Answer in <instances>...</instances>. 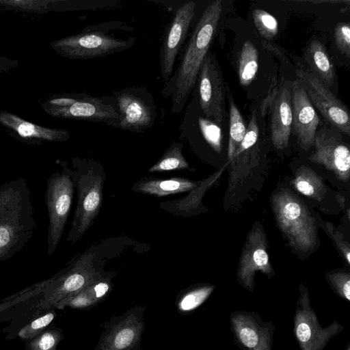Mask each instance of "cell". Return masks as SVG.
Instances as JSON below:
<instances>
[{
    "label": "cell",
    "instance_id": "cell-1",
    "mask_svg": "<svg viewBox=\"0 0 350 350\" xmlns=\"http://www.w3.org/2000/svg\"><path fill=\"white\" fill-rule=\"evenodd\" d=\"M222 1L215 0L204 10L188 40L177 68L161 92L171 98V113L184 109L194 90L202 64L213 42L222 12Z\"/></svg>",
    "mask_w": 350,
    "mask_h": 350
},
{
    "label": "cell",
    "instance_id": "cell-2",
    "mask_svg": "<svg viewBox=\"0 0 350 350\" xmlns=\"http://www.w3.org/2000/svg\"><path fill=\"white\" fill-rule=\"evenodd\" d=\"M36 227L27 180L18 178L0 185V262L21 252Z\"/></svg>",
    "mask_w": 350,
    "mask_h": 350
},
{
    "label": "cell",
    "instance_id": "cell-3",
    "mask_svg": "<svg viewBox=\"0 0 350 350\" xmlns=\"http://www.w3.org/2000/svg\"><path fill=\"white\" fill-rule=\"evenodd\" d=\"M70 174L77 189V201L66 241L71 245L80 240L96 219L102 205L105 172L98 163L72 159Z\"/></svg>",
    "mask_w": 350,
    "mask_h": 350
},
{
    "label": "cell",
    "instance_id": "cell-4",
    "mask_svg": "<svg viewBox=\"0 0 350 350\" xmlns=\"http://www.w3.org/2000/svg\"><path fill=\"white\" fill-rule=\"evenodd\" d=\"M271 204L278 226L289 245L303 252L314 249L318 237L314 219L306 204L288 189L273 194Z\"/></svg>",
    "mask_w": 350,
    "mask_h": 350
},
{
    "label": "cell",
    "instance_id": "cell-5",
    "mask_svg": "<svg viewBox=\"0 0 350 350\" xmlns=\"http://www.w3.org/2000/svg\"><path fill=\"white\" fill-rule=\"evenodd\" d=\"M93 260L94 255L90 253L77 256L68 262V266L49 278L42 291L44 297L39 302L38 308H55L62 299L111 274L96 267Z\"/></svg>",
    "mask_w": 350,
    "mask_h": 350
},
{
    "label": "cell",
    "instance_id": "cell-6",
    "mask_svg": "<svg viewBox=\"0 0 350 350\" xmlns=\"http://www.w3.org/2000/svg\"><path fill=\"white\" fill-rule=\"evenodd\" d=\"M59 163L62 170L54 172L48 178L44 195L49 217L47 252L49 255H53L62 239L75 191L70 168L67 162Z\"/></svg>",
    "mask_w": 350,
    "mask_h": 350
},
{
    "label": "cell",
    "instance_id": "cell-7",
    "mask_svg": "<svg viewBox=\"0 0 350 350\" xmlns=\"http://www.w3.org/2000/svg\"><path fill=\"white\" fill-rule=\"evenodd\" d=\"M135 38L127 40L109 36L92 26L81 33L50 43L52 49L60 56L70 59H90L105 57L131 48Z\"/></svg>",
    "mask_w": 350,
    "mask_h": 350
},
{
    "label": "cell",
    "instance_id": "cell-8",
    "mask_svg": "<svg viewBox=\"0 0 350 350\" xmlns=\"http://www.w3.org/2000/svg\"><path fill=\"white\" fill-rule=\"evenodd\" d=\"M299 292L293 317V334L299 350H324L345 327L336 320L322 326L311 306L308 288L300 284Z\"/></svg>",
    "mask_w": 350,
    "mask_h": 350
},
{
    "label": "cell",
    "instance_id": "cell-9",
    "mask_svg": "<svg viewBox=\"0 0 350 350\" xmlns=\"http://www.w3.org/2000/svg\"><path fill=\"white\" fill-rule=\"evenodd\" d=\"M145 310V306L137 305L105 322L94 350H142Z\"/></svg>",
    "mask_w": 350,
    "mask_h": 350
},
{
    "label": "cell",
    "instance_id": "cell-10",
    "mask_svg": "<svg viewBox=\"0 0 350 350\" xmlns=\"http://www.w3.org/2000/svg\"><path fill=\"white\" fill-rule=\"evenodd\" d=\"M120 120L117 128L142 133L152 127L157 116L154 97L146 87H126L113 93Z\"/></svg>",
    "mask_w": 350,
    "mask_h": 350
},
{
    "label": "cell",
    "instance_id": "cell-11",
    "mask_svg": "<svg viewBox=\"0 0 350 350\" xmlns=\"http://www.w3.org/2000/svg\"><path fill=\"white\" fill-rule=\"evenodd\" d=\"M235 346L241 350H273L275 326L255 311L236 310L229 316Z\"/></svg>",
    "mask_w": 350,
    "mask_h": 350
},
{
    "label": "cell",
    "instance_id": "cell-12",
    "mask_svg": "<svg viewBox=\"0 0 350 350\" xmlns=\"http://www.w3.org/2000/svg\"><path fill=\"white\" fill-rule=\"evenodd\" d=\"M198 103L204 116L217 124L226 116V89L215 56L208 52L198 76Z\"/></svg>",
    "mask_w": 350,
    "mask_h": 350
},
{
    "label": "cell",
    "instance_id": "cell-13",
    "mask_svg": "<svg viewBox=\"0 0 350 350\" xmlns=\"http://www.w3.org/2000/svg\"><path fill=\"white\" fill-rule=\"evenodd\" d=\"M196 3L188 1L176 11L165 29L159 51L160 71L162 80L167 83L174 72V67L187 38L195 16Z\"/></svg>",
    "mask_w": 350,
    "mask_h": 350
},
{
    "label": "cell",
    "instance_id": "cell-14",
    "mask_svg": "<svg viewBox=\"0 0 350 350\" xmlns=\"http://www.w3.org/2000/svg\"><path fill=\"white\" fill-rule=\"evenodd\" d=\"M296 75L314 107L334 128L349 137L350 116L345 105L312 72L297 69Z\"/></svg>",
    "mask_w": 350,
    "mask_h": 350
},
{
    "label": "cell",
    "instance_id": "cell-15",
    "mask_svg": "<svg viewBox=\"0 0 350 350\" xmlns=\"http://www.w3.org/2000/svg\"><path fill=\"white\" fill-rule=\"evenodd\" d=\"M267 239L261 226H254L247 236L237 272L239 284L249 292L254 291V278L260 271L269 278L275 275L267 250Z\"/></svg>",
    "mask_w": 350,
    "mask_h": 350
},
{
    "label": "cell",
    "instance_id": "cell-16",
    "mask_svg": "<svg viewBox=\"0 0 350 350\" xmlns=\"http://www.w3.org/2000/svg\"><path fill=\"white\" fill-rule=\"evenodd\" d=\"M42 109L53 117L103 122L116 128L120 120L117 102L113 96L95 97L85 94L68 106Z\"/></svg>",
    "mask_w": 350,
    "mask_h": 350
},
{
    "label": "cell",
    "instance_id": "cell-17",
    "mask_svg": "<svg viewBox=\"0 0 350 350\" xmlns=\"http://www.w3.org/2000/svg\"><path fill=\"white\" fill-rule=\"evenodd\" d=\"M314 146V151L309 159L333 172L338 180L348 181L350 177V151L338 133L332 129H320L316 133Z\"/></svg>",
    "mask_w": 350,
    "mask_h": 350
},
{
    "label": "cell",
    "instance_id": "cell-18",
    "mask_svg": "<svg viewBox=\"0 0 350 350\" xmlns=\"http://www.w3.org/2000/svg\"><path fill=\"white\" fill-rule=\"evenodd\" d=\"M292 126L299 146L308 150L314 144L319 117L300 81L291 83Z\"/></svg>",
    "mask_w": 350,
    "mask_h": 350
},
{
    "label": "cell",
    "instance_id": "cell-19",
    "mask_svg": "<svg viewBox=\"0 0 350 350\" xmlns=\"http://www.w3.org/2000/svg\"><path fill=\"white\" fill-rule=\"evenodd\" d=\"M0 124L12 137L31 145L64 142L70 137V133L66 130L42 126L5 111H0Z\"/></svg>",
    "mask_w": 350,
    "mask_h": 350
},
{
    "label": "cell",
    "instance_id": "cell-20",
    "mask_svg": "<svg viewBox=\"0 0 350 350\" xmlns=\"http://www.w3.org/2000/svg\"><path fill=\"white\" fill-rule=\"evenodd\" d=\"M291 82V81H290ZM284 81L271 100V137L278 150L286 148L292 128L291 83Z\"/></svg>",
    "mask_w": 350,
    "mask_h": 350
},
{
    "label": "cell",
    "instance_id": "cell-21",
    "mask_svg": "<svg viewBox=\"0 0 350 350\" xmlns=\"http://www.w3.org/2000/svg\"><path fill=\"white\" fill-rule=\"evenodd\" d=\"M112 273L89 284L79 292L66 297L55 308L64 310L66 306L75 309H89L102 301L111 292L113 288Z\"/></svg>",
    "mask_w": 350,
    "mask_h": 350
},
{
    "label": "cell",
    "instance_id": "cell-22",
    "mask_svg": "<svg viewBox=\"0 0 350 350\" xmlns=\"http://www.w3.org/2000/svg\"><path fill=\"white\" fill-rule=\"evenodd\" d=\"M196 187L197 184L195 182L181 177H172L168 179L146 178L136 183L133 190L161 197L189 191Z\"/></svg>",
    "mask_w": 350,
    "mask_h": 350
},
{
    "label": "cell",
    "instance_id": "cell-23",
    "mask_svg": "<svg viewBox=\"0 0 350 350\" xmlns=\"http://www.w3.org/2000/svg\"><path fill=\"white\" fill-rule=\"evenodd\" d=\"M306 61L312 73L327 87L332 86L335 79V69L324 45L314 40L308 45L306 53Z\"/></svg>",
    "mask_w": 350,
    "mask_h": 350
},
{
    "label": "cell",
    "instance_id": "cell-24",
    "mask_svg": "<svg viewBox=\"0 0 350 350\" xmlns=\"http://www.w3.org/2000/svg\"><path fill=\"white\" fill-rule=\"evenodd\" d=\"M215 286L198 284L181 291L176 297L175 305L181 314H188L202 305L212 295Z\"/></svg>",
    "mask_w": 350,
    "mask_h": 350
},
{
    "label": "cell",
    "instance_id": "cell-25",
    "mask_svg": "<svg viewBox=\"0 0 350 350\" xmlns=\"http://www.w3.org/2000/svg\"><path fill=\"white\" fill-rule=\"evenodd\" d=\"M292 185L301 194L319 201L323 200L326 193L323 178L305 165L297 170Z\"/></svg>",
    "mask_w": 350,
    "mask_h": 350
},
{
    "label": "cell",
    "instance_id": "cell-26",
    "mask_svg": "<svg viewBox=\"0 0 350 350\" xmlns=\"http://www.w3.org/2000/svg\"><path fill=\"white\" fill-rule=\"evenodd\" d=\"M237 68L240 84L249 85L255 79L258 70V51L250 40L245 41L239 52Z\"/></svg>",
    "mask_w": 350,
    "mask_h": 350
},
{
    "label": "cell",
    "instance_id": "cell-27",
    "mask_svg": "<svg viewBox=\"0 0 350 350\" xmlns=\"http://www.w3.org/2000/svg\"><path fill=\"white\" fill-rule=\"evenodd\" d=\"M226 94L229 101L230 108V129L228 146V161L231 162L238 146L244 138L246 126L236 103L226 84Z\"/></svg>",
    "mask_w": 350,
    "mask_h": 350
},
{
    "label": "cell",
    "instance_id": "cell-28",
    "mask_svg": "<svg viewBox=\"0 0 350 350\" xmlns=\"http://www.w3.org/2000/svg\"><path fill=\"white\" fill-rule=\"evenodd\" d=\"M183 148L182 143L173 142L161 159L149 169L148 172H164L188 168L189 163L183 154Z\"/></svg>",
    "mask_w": 350,
    "mask_h": 350
},
{
    "label": "cell",
    "instance_id": "cell-29",
    "mask_svg": "<svg viewBox=\"0 0 350 350\" xmlns=\"http://www.w3.org/2000/svg\"><path fill=\"white\" fill-rule=\"evenodd\" d=\"M194 126L204 141L216 152L219 153L221 150L222 133L218 124L212 120L200 114L196 116Z\"/></svg>",
    "mask_w": 350,
    "mask_h": 350
},
{
    "label": "cell",
    "instance_id": "cell-30",
    "mask_svg": "<svg viewBox=\"0 0 350 350\" xmlns=\"http://www.w3.org/2000/svg\"><path fill=\"white\" fill-rule=\"evenodd\" d=\"M252 19L260 36L267 40H272L278 32V22L274 16L268 12L255 9L252 11Z\"/></svg>",
    "mask_w": 350,
    "mask_h": 350
},
{
    "label": "cell",
    "instance_id": "cell-31",
    "mask_svg": "<svg viewBox=\"0 0 350 350\" xmlns=\"http://www.w3.org/2000/svg\"><path fill=\"white\" fill-rule=\"evenodd\" d=\"M325 279L335 294L350 301V273L344 271H332L326 273Z\"/></svg>",
    "mask_w": 350,
    "mask_h": 350
},
{
    "label": "cell",
    "instance_id": "cell-32",
    "mask_svg": "<svg viewBox=\"0 0 350 350\" xmlns=\"http://www.w3.org/2000/svg\"><path fill=\"white\" fill-rule=\"evenodd\" d=\"M62 338L61 329H50L32 340L29 344V348L30 350H56Z\"/></svg>",
    "mask_w": 350,
    "mask_h": 350
},
{
    "label": "cell",
    "instance_id": "cell-33",
    "mask_svg": "<svg viewBox=\"0 0 350 350\" xmlns=\"http://www.w3.org/2000/svg\"><path fill=\"white\" fill-rule=\"evenodd\" d=\"M55 316L56 314L53 311L47 312L21 328L18 332V336L21 339H31L34 338L51 323Z\"/></svg>",
    "mask_w": 350,
    "mask_h": 350
},
{
    "label": "cell",
    "instance_id": "cell-34",
    "mask_svg": "<svg viewBox=\"0 0 350 350\" xmlns=\"http://www.w3.org/2000/svg\"><path fill=\"white\" fill-rule=\"evenodd\" d=\"M334 42L337 49L347 58L350 57V24L338 23L334 29Z\"/></svg>",
    "mask_w": 350,
    "mask_h": 350
},
{
    "label": "cell",
    "instance_id": "cell-35",
    "mask_svg": "<svg viewBox=\"0 0 350 350\" xmlns=\"http://www.w3.org/2000/svg\"><path fill=\"white\" fill-rule=\"evenodd\" d=\"M325 226L327 232L335 243L337 248L343 255V257L347 264L350 265V247L349 243L345 240H343V234L338 232L332 224L326 222Z\"/></svg>",
    "mask_w": 350,
    "mask_h": 350
},
{
    "label": "cell",
    "instance_id": "cell-36",
    "mask_svg": "<svg viewBox=\"0 0 350 350\" xmlns=\"http://www.w3.org/2000/svg\"><path fill=\"white\" fill-rule=\"evenodd\" d=\"M18 64V62L16 59L0 57V74L16 68Z\"/></svg>",
    "mask_w": 350,
    "mask_h": 350
},
{
    "label": "cell",
    "instance_id": "cell-37",
    "mask_svg": "<svg viewBox=\"0 0 350 350\" xmlns=\"http://www.w3.org/2000/svg\"><path fill=\"white\" fill-rule=\"evenodd\" d=\"M336 198H337V200L338 202V203L340 204V206L342 207V208L344 210H346L347 211V217L349 219H350V211L349 208H347L346 206H345V197L340 196V195H338L336 196Z\"/></svg>",
    "mask_w": 350,
    "mask_h": 350
},
{
    "label": "cell",
    "instance_id": "cell-38",
    "mask_svg": "<svg viewBox=\"0 0 350 350\" xmlns=\"http://www.w3.org/2000/svg\"><path fill=\"white\" fill-rule=\"evenodd\" d=\"M345 350H350V344L348 343L347 347H345Z\"/></svg>",
    "mask_w": 350,
    "mask_h": 350
}]
</instances>
